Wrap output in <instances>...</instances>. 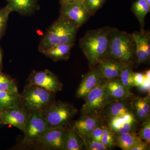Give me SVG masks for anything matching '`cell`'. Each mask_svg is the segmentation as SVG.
Segmentation results:
<instances>
[{
	"instance_id": "cell-1",
	"label": "cell",
	"mask_w": 150,
	"mask_h": 150,
	"mask_svg": "<svg viewBox=\"0 0 150 150\" xmlns=\"http://www.w3.org/2000/svg\"><path fill=\"white\" fill-rule=\"evenodd\" d=\"M110 28L106 26L88 30L80 39V47L87 59L90 69L108 57Z\"/></svg>"
},
{
	"instance_id": "cell-2",
	"label": "cell",
	"mask_w": 150,
	"mask_h": 150,
	"mask_svg": "<svg viewBox=\"0 0 150 150\" xmlns=\"http://www.w3.org/2000/svg\"><path fill=\"white\" fill-rule=\"evenodd\" d=\"M80 27L75 22L59 16L47 28L41 38L38 51L42 54L56 45L75 43L77 33Z\"/></svg>"
},
{
	"instance_id": "cell-3",
	"label": "cell",
	"mask_w": 150,
	"mask_h": 150,
	"mask_svg": "<svg viewBox=\"0 0 150 150\" xmlns=\"http://www.w3.org/2000/svg\"><path fill=\"white\" fill-rule=\"evenodd\" d=\"M108 57L132 66L136 58V44L132 34L111 28Z\"/></svg>"
},
{
	"instance_id": "cell-4",
	"label": "cell",
	"mask_w": 150,
	"mask_h": 150,
	"mask_svg": "<svg viewBox=\"0 0 150 150\" xmlns=\"http://www.w3.org/2000/svg\"><path fill=\"white\" fill-rule=\"evenodd\" d=\"M55 93L40 86L28 84L21 94V106L29 111H42L55 102Z\"/></svg>"
},
{
	"instance_id": "cell-5",
	"label": "cell",
	"mask_w": 150,
	"mask_h": 150,
	"mask_svg": "<svg viewBox=\"0 0 150 150\" xmlns=\"http://www.w3.org/2000/svg\"><path fill=\"white\" fill-rule=\"evenodd\" d=\"M106 82L94 88L85 97V103L81 110L82 115H100L115 100L108 91Z\"/></svg>"
},
{
	"instance_id": "cell-6",
	"label": "cell",
	"mask_w": 150,
	"mask_h": 150,
	"mask_svg": "<svg viewBox=\"0 0 150 150\" xmlns=\"http://www.w3.org/2000/svg\"><path fill=\"white\" fill-rule=\"evenodd\" d=\"M43 112L51 128H65L76 114L77 110L69 103L55 101Z\"/></svg>"
},
{
	"instance_id": "cell-7",
	"label": "cell",
	"mask_w": 150,
	"mask_h": 150,
	"mask_svg": "<svg viewBox=\"0 0 150 150\" xmlns=\"http://www.w3.org/2000/svg\"><path fill=\"white\" fill-rule=\"evenodd\" d=\"M50 129L43 111H31L25 126L22 144L24 146L33 145Z\"/></svg>"
},
{
	"instance_id": "cell-8",
	"label": "cell",
	"mask_w": 150,
	"mask_h": 150,
	"mask_svg": "<svg viewBox=\"0 0 150 150\" xmlns=\"http://www.w3.org/2000/svg\"><path fill=\"white\" fill-rule=\"evenodd\" d=\"M66 128H51L33 146L37 149L64 150Z\"/></svg>"
},
{
	"instance_id": "cell-9",
	"label": "cell",
	"mask_w": 150,
	"mask_h": 150,
	"mask_svg": "<svg viewBox=\"0 0 150 150\" xmlns=\"http://www.w3.org/2000/svg\"><path fill=\"white\" fill-rule=\"evenodd\" d=\"M28 84L40 86L54 93L62 91L63 86L58 77L48 69L33 71L28 76Z\"/></svg>"
},
{
	"instance_id": "cell-10",
	"label": "cell",
	"mask_w": 150,
	"mask_h": 150,
	"mask_svg": "<svg viewBox=\"0 0 150 150\" xmlns=\"http://www.w3.org/2000/svg\"><path fill=\"white\" fill-rule=\"evenodd\" d=\"M30 111L21 106H15L3 110L1 115L3 124L16 127L24 133Z\"/></svg>"
},
{
	"instance_id": "cell-11",
	"label": "cell",
	"mask_w": 150,
	"mask_h": 150,
	"mask_svg": "<svg viewBox=\"0 0 150 150\" xmlns=\"http://www.w3.org/2000/svg\"><path fill=\"white\" fill-rule=\"evenodd\" d=\"M60 15L82 26L91 16L83 3H66L61 4Z\"/></svg>"
},
{
	"instance_id": "cell-12",
	"label": "cell",
	"mask_w": 150,
	"mask_h": 150,
	"mask_svg": "<svg viewBox=\"0 0 150 150\" xmlns=\"http://www.w3.org/2000/svg\"><path fill=\"white\" fill-rule=\"evenodd\" d=\"M101 122L102 117L100 115H82L75 121L71 127L84 143L86 140L91 139L94 129L102 125Z\"/></svg>"
},
{
	"instance_id": "cell-13",
	"label": "cell",
	"mask_w": 150,
	"mask_h": 150,
	"mask_svg": "<svg viewBox=\"0 0 150 150\" xmlns=\"http://www.w3.org/2000/svg\"><path fill=\"white\" fill-rule=\"evenodd\" d=\"M105 81L97 67L91 69L81 81L76 96L78 98H84L91 91Z\"/></svg>"
},
{
	"instance_id": "cell-14",
	"label": "cell",
	"mask_w": 150,
	"mask_h": 150,
	"mask_svg": "<svg viewBox=\"0 0 150 150\" xmlns=\"http://www.w3.org/2000/svg\"><path fill=\"white\" fill-rule=\"evenodd\" d=\"M130 65L125 62L107 57L96 66L105 81L119 79L122 70Z\"/></svg>"
},
{
	"instance_id": "cell-15",
	"label": "cell",
	"mask_w": 150,
	"mask_h": 150,
	"mask_svg": "<svg viewBox=\"0 0 150 150\" xmlns=\"http://www.w3.org/2000/svg\"><path fill=\"white\" fill-rule=\"evenodd\" d=\"M136 44V54L139 64H144L150 57V33L148 31H135L132 34Z\"/></svg>"
},
{
	"instance_id": "cell-16",
	"label": "cell",
	"mask_w": 150,
	"mask_h": 150,
	"mask_svg": "<svg viewBox=\"0 0 150 150\" xmlns=\"http://www.w3.org/2000/svg\"><path fill=\"white\" fill-rule=\"evenodd\" d=\"M137 121L132 112L109 119L108 127L115 135L134 132Z\"/></svg>"
},
{
	"instance_id": "cell-17",
	"label": "cell",
	"mask_w": 150,
	"mask_h": 150,
	"mask_svg": "<svg viewBox=\"0 0 150 150\" xmlns=\"http://www.w3.org/2000/svg\"><path fill=\"white\" fill-rule=\"evenodd\" d=\"M12 12L23 16H29L39 10L38 0H6Z\"/></svg>"
},
{
	"instance_id": "cell-18",
	"label": "cell",
	"mask_w": 150,
	"mask_h": 150,
	"mask_svg": "<svg viewBox=\"0 0 150 150\" xmlns=\"http://www.w3.org/2000/svg\"><path fill=\"white\" fill-rule=\"evenodd\" d=\"M106 87L113 99L125 100L132 96L131 91L123 84L120 79L106 81Z\"/></svg>"
},
{
	"instance_id": "cell-19",
	"label": "cell",
	"mask_w": 150,
	"mask_h": 150,
	"mask_svg": "<svg viewBox=\"0 0 150 150\" xmlns=\"http://www.w3.org/2000/svg\"><path fill=\"white\" fill-rule=\"evenodd\" d=\"M75 43L63 44L53 46L42 54L54 62L67 61L69 59L71 50Z\"/></svg>"
},
{
	"instance_id": "cell-20",
	"label": "cell",
	"mask_w": 150,
	"mask_h": 150,
	"mask_svg": "<svg viewBox=\"0 0 150 150\" xmlns=\"http://www.w3.org/2000/svg\"><path fill=\"white\" fill-rule=\"evenodd\" d=\"M125 100H113L105 109L103 112L108 119L116 117L123 116L131 113V109Z\"/></svg>"
},
{
	"instance_id": "cell-21",
	"label": "cell",
	"mask_w": 150,
	"mask_h": 150,
	"mask_svg": "<svg viewBox=\"0 0 150 150\" xmlns=\"http://www.w3.org/2000/svg\"><path fill=\"white\" fill-rule=\"evenodd\" d=\"M115 136V145L123 150H131L137 143L143 141L134 131Z\"/></svg>"
},
{
	"instance_id": "cell-22",
	"label": "cell",
	"mask_w": 150,
	"mask_h": 150,
	"mask_svg": "<svg viewBox=\"0 0 150 150\" xmlns=\"http://www.w3.org/2000/svg\"><path fill=\"white\" fill-rule=\"evenodd\" d=\"M84 146L83 141L72 127H66L64 150H82Z\"/></svg>"
},
{
	"instance_id": "cell-23",
	"label": "cell",
	"mask_w": 150,
	"mask_h": 150,
	"mask_svg": "<svg viewBox=\"0 0 150 150\" xmlns=\"http://www.w3.org/2000/svg\"><path fill=\"white\" fill-rule=\"evenodd\" d=\"M131 11L139 22L141 31H144L145 18L150 11V6L144 0H137L133 3Z\"/></svg>"
},
{
	"instance_id": "cell-24",
	"label": "cell",
	"mask_w": 150,
	"mask_h": 150,
	"mask_svg": "<svg viewBox=\"0 0 150 150\" xmlns=\"http://www.w3.org/2000/svg\"><path fill=\"white\" fill-rule=\"evenodd\" d=\"M21 94L10 93L0 91V108L3 110L15 106H21Z\"/></svg>"
},
{
	"instance_id": "cell-25",
	"label": "cell",
	"mask_w": 150,
	"mask_h": 150,
	"mask_svg": "<svg viewBox=\"0 0 150 150\" xmlns=\"http://www.w3.org/2000/svg\"><path fill=\"white\" fill-rule=\"evenodd\" d=\"M0 91L14 94L19 93L14 80L0 71Z\"/></svg>"
},
{
	"instance_id": "cell-26",
	"label": "cell",
	"mask_w": 150,
	"mask_h": 150,
	"mask_svg": "<svg viewBox=\"0 0 150 150\" xmlns=\"http://www.w3.org/2000/svg\"><path fill=\"white\" fill-rule=\"evenodd\" d=\"M12 12L8 5L0 9V40L4 35L10 14Z\"/></svg>"
},
{
	"instance_id": "cell-27",
	"label": "cell",
	"mask_w": 150,
	"mask_h": 150,
	"mask_svg": "<svg viewBox=\"0 0 150 150\" xmlns=\"http://www.w3.org/2000/svg\"><path fill=\"white\" fill-rule=\"evenodd\" d=\"M133 72L131 66L129 65L124 68L120 75V79L122 83L129 91H131L133 86Z\"/></svg>"
},
{
	"instance_id": "cell-28",
	"label": "cell",
	"mask_w": 150,
	"mask_h": 150,
	"mask_svg": "<svg viewBox=\"0 0 150 150\" xmlns=\"http://www.w3.org/2000/svg\"><path fill=\"white\" fill-rule=\"evenodd\" d=\"M103 134L101 142L108 149H111L115 145V136L108 126H103Z\"/></svg>"
},
{
	"instance_id": "cell-29",
	"label": "cell",
	"mask_w": 150,
	"mask_h": 150,
	"mask_svg": "<svg viewBox=\"0 0 150 150\" xmlns=\"http://www.w3.org/2000/svg\"><path fill=\"white\" fill-rule=\"evenodd\" d=\"M106 0H83V4L91 16H93L102 7Z\"/></svg>"
},
{
	"instance_id": "cell-30",
	"label": "cell",
	"mask_w": 150,
	"mask_h": 150,
	"mask_svg": "<svg viewBox=\"0 0 150 150\" xmlns=\"http://www.w3.org/2000/svg\"><path fill=\"white\" fill-rule=\"evenodd\" d=\"M141 139L147 142L149 144L150 143V119L149 117L144 120L142 125V128L139 133L137 134Z\"/></svg>"
},
{
	"instance_id": "cell-31",
	"label": "cell",
	"mask_w": 150,
	"mask_h": 150,
	"mask_svg": "<svg viewBox=\"0 0 150 150\" xmlns=\"http://www.w3.org/2000/svg\"><path fill=\"white\" fill-rule=\"evenodd\" d=\"M133 102L138 104L143 110L144 111L147 115L149 116L150 101L149 96H148L146 97H137L134 98Z\"/></svg>"
},
{
	"instance_id": "cell-32",
	"label": "cell",
	"mask_w": 150,
	"mask_h": 150,
	"mask_svg": "<svg viewBox=\"0 0 150 150\" xmlns=\"http://www.w3.org/2000/svg\"><path fill=\"white\" fill-rule=\"evenodd\" d=\"M85 146L87 150H108L101 142L94 141L91 139L86 140L84 142Z\"/></svg>"
},
{
	"instance_id": "cell-33",
	"label": "cell",
	"mask_w": 150,
	"mask_h": 150,
	"mask_svg": "<svg viewBox=\"0 0 150 150\" xmlns=\"http://www.w3.org/2000/svg\"><path fill=\"white\" fill-rule=\"evenodd\" d=\"M150 70H148L144 74V80L139 87L143 91H149L150 85Z\"/></svg>"
},
{
	"instance_id": "cell-34",
	"label": "cell",
	"mask_w": 150,
	"mask_h": 150,
	"mask_svg": "<svg viewBox=\"0 0 150 150\" xmlns=\"http://www.w3.org/2000/svg\"><path fill=\"white\" fill-rule=\"evenodd\" d=\"M103 134V130L102 125H100L94 129L92 132L91 139L94 141L101 142Z\"/></svg>"
},
{
	"instance_id": "cell-35",
	"label": "cell",
	"mask_w": 150,
	"mask_h": 150,
	"mask_svg": "<svg viewBox=\"0 0 150 150\" xmlns=\"http://www.w3.org/2000/svg\"><path fill=\"white\" fill-rule=\"evenodd\" d=\"M133 108L136 111V113L137 117L140 120H142V121H144L146 118L149 117V116L147 115L144 111L142 109V108H141L137 103L133 102Z\"/></svg>"
},
{
	"instance_id": "cell-36",
	"label": "cell",
	"mask_w": 150,
	"mask_h": 150,
	"mask_svg": "<svg viewBox=\"0 0 150 150\" xmlns=\"http://www.w3.org/2000/svg\"><path fill=\"white\" fill-rule=\"evenodd\" d=\"M144 74L141 73H134L133 74V86L139 87L144 80Z\"/></svg>"
},
{
	"instance_id": "cell-37",
	"label": "cell",
	"mask_w": 150,
	"mask_h": 150,
	"mask_svg": "<svg viewBox=\"0 0 150 150\" xmlns=\"http://www.w3.org/2000/svg\"><path fill=\"white\" fill-rule=\"evenodd\" d=\"M149 145L147 142L142 141L137 143L131 150H147L149 149Z\"/></svg>"
},
{
	"instance_id": "cell-38",
	"label": "cell",
	"mask_w": 150,
	"mask_h": 150,
	"mask_svg": "<svg viewBox=\"0 0 150 150\" xmlns=\"http://www.w3.org/2000/svg\"><path fill=\"white\" fill-rule=\"evenodd\" d=\"M83 0H59L60 4L66 3H83Z\"/></svg>"
},
{
	"instance_id": "cell-39",
	"label": "cell",
	"mask_w": 150,
	"mask_h": 150,
	"mask_svg": "<svg viewBox=\"0 0 150 150\" xmlns=\"http://www.w3.org/2000/svg\"><path fill=\"white\" fill-rule=\"evenodd\" d=\"M3 54L1 48L0 47V71H1L2 68Z\"/></svg>"
},
{
	"instance_id": "cell-40",
	"label": "cell",
	"mask_w": 150,
	"mask_h": 150,
	"mask_svg": "<svg viewBox=\"0 0 150 150\" xmlns=\"http://www.w3.org/2000/svg\"><path fill=\"white\" fill-rule=\"evenodd\" d=\"M3 110L1 108H0V125L3 124L2 122L1 118V113L2 112Z\"/></svg>"
},
{
	"instance_id": "cell-41",
	"label": "cell",
	"mask_w": 150,
	"mask_h": 150,
	"mask_svg": "<svg viewBox=\"0 0 150 150\" xmlns=\"http://www.w3.org/2000/svg\"><path fill=\"white\" fill-rule=\"evenodd\" d=\"M144 1H145L150 6V0H144Z\"/></svg>"
}]
</instances>
